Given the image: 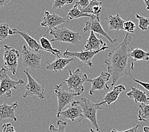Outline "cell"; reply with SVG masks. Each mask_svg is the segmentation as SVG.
<instances>
[{"mask_svg": "<svg viewBox=\"0 0 149 132\" xmlns=\"http://www.w3.org/2000/svg\"><path fill=\"white\" fill-rule=\"evenodd\" d=\"M131 41V36L127 33L123 41L109 53L108 57L105 60L104 64L112 79V87L114 86L121 77L131 76V73L134 72V62L130 54Z\"/></svg>", "mask_w": 149, "mask_h": 132, "instance_id": "1", "label": "cell"}, {"mask_svg": "<svg viewBox=\"0 0 149 132\" xmlns=\"http://www.w3.org/2000/svg\"><path fill=\"white\" fill-rule=\"evenodd\" d=\"M78 102L83 110V116L78 120V122L80 123L82 120L87 119L90 121L97 131H100L97 118V112L99 109H104V108H102L101 106L105 103L103 101L100 103H95L91 102L89 98L85 97L81 98Z\"/></svg>", "mask_w": 149, "mask_h": 132, "instance_id": "2", "label": "cell"}, {"mask_svg": "<svg viewBox=\"0 0 149 132\" xmlns=\"http://www.w3.org/2000/svg\"><path fill=\"white\" fill-rule=\"evenodd\" d=\"M69 76L63 83L67 85V91H71L79 96L84 91V83L85 82H91V79H88L86 73H83L80 69H77L74 72H72L69 68Z\"/></svg>", "mask_w": 149, "mask_h": 132, "instance_id": "3", "label": "cell"}, {"mask_svg": "<svg viewBox=\"0 0 149 132\" xmlns=\"http://www.w3.org/2000/svg\"><path fill=\"white\" fill-rule=\"evenodd\" d=\"M49 33L54 37L50 42H63L79 46L81 42H84L79 32H73L66 27L54 28L49 31Z\"/></svg>", "mask_w": 149, "mask_h": 132, "instance_id": "4", "label": "cell"}, {"mask_svg": "<svg viewBox=\"0 0 149 132\" xmlns=\"http://www.w3.org/2000/svg\"><path fill=\"white\" fill-rule=\"evenodd\" d=\"M24 83V81L20 78L18 81L12 80L5 67H2L0 69V97H11L12 89H17V86Z\"/></svg>", "mask_w": 149, "mask_h": 132, "instance_id": "5", "label": "cell"}, {"mask_svg": "<svg viewBox=\"0 0 149 132\" xmlns=\"http://www.w3.org/2000/svg\"><path fill=\"white\" fill-rule=\"evenodd\" d=\"M22 66L27 70L34 71L40 68L42 55L38 52H35L26 45H23L21 52Z\"/></svg>", "mask_w": 149, "mask_h": 132, "instance_id": "6", "label": "cell"}, {"mask_svg": "<svg viewBox=\"0 0 149 132\" xmlns=\"http://www.w3.org/2000/svg\"><path fill=\"white\" fill-rule=\"evenodd\" d=\"M5 52L3 53V60L5 68L13 75H17L19 78V74L17 73L18 67V59L20 53L18 50L10 47L8 45H4Z\"/></svg>", "mask_w": 149, "mask_h": 132, "instance_id": "7", "label": "cell"}, {"mask_svg": "<svg viewBox=\"0 0 149 132\" xmlns=\"http://www.w3.org/2000/svg\"><path fill=\"white\" fill-rule=\"evenodd\" d=\"M24 73L27 78V84L25 87V94L23 95V98H26L29 95H34L41 100L45 98V90L44 85H41L31 76L29 71L26 69L24 71Z\"/></svg>", "mask_w": 149, "mask_h": 132, "instance_id": "8", "label": "cell"}, {"mask_svg": "<svg viewBox=\"0 0 149 132\" xmlns=\"http://www.w3.org/2000/svg\"><path fill=\"white\" fill-rule=\"evenodd\" d=\"M63 83H64L63 82L59 85H55L54 87L55 94L58 100V108L56 110V115L62 112L65 107L71 104L74 101V98L76 96H77V94L73 92L63 90L61 87Z\"/></svg>", "mask_w": 149, "mask_h": 132, "instance_id": "9", "label": "cell"}, {"mask_svg": "<svg viewBox=\"0 0 149 132\" xmlns=\"http://www.w3.org/2000/svg\"><path fill=\"white\" fill-rule=\"evenodd\" d=\"M109 47L107 46H104V47L102 48L101 49L98 50L97 51H82L81 50L79 52H71L70 51L69 48H67L66 50L63 53V56L65 58L68 59L69 57H76L79 59L81 62H82L83 64H86L88 66L92 67L93 66V63H92L91 60L99 52L102 51H104L105 50L109 49Z\"/></svg>", "mask_w": 149, "mask_h": 132, "instance_id": "10", "label": "cell"}, {"mask_svg": "<svg viewBox=\"0 0 149 132\" xmlns=\"http://www.w3.org/2000/svg\"><path fill=\"white\" fill-rule=\"evenodd\" d=\"M67 18L60 17L56 13H50L48 11L45 12V17L41 23V27H48V29L46 32L44 37L47 35L52 29L55 28L56 26L62 24L69 22Z\"/></svg>", "mask_w": 149, "mask_h": 132, "instance_id": "11", "label": "cell"}, {"mask_svg": "<svg viewBox=\"0 0 149 132\" xmlns=\"http://www.w3.org/2000/svg\"><path fill=\"white\" fill-rule=\"evenodd\" d=\"M83 31L84 33L92 31L94 33H97L99 35H102L105 38H107L108 41H109V42L112 44L115 43L117 41L116 39L112 40L110 37V36L103 29L100 22V19H98L97 17H95L94 19H91L90 21L85 22V26L83 28Z\"/></svg>", "mask_w": 149, "mask_h": 132, "instance_id": "12", "label": "cell"}, {"mask_svg": "<svg viewBox=\"0 0 149 132\" xmlns=\"http://www.w3.org/2000/svg\"><path fill=\"white\" fill-rule=\"evenodd\" d=\"M111 74L108 72H102L100 76L91 80V88L89 94L93 95L94 91L97 90H104L107 91L109 90L108 83H109Z\"/></svg>", "mask_w": 149, "mask_h": 132, "instance_id": "13", "label": "cell"}, {"mask_svg": "<svg viewBox=\"0 0 149 132\" xmlns=\"http://www.w3.org/2000/svg\"><path fill=\"white\" fill-rule=\"evenodd\" d=\"M83 116V110L78 101H74L70 105L69 108L60 112L56 115L57 117H62L63 119H68L70 121H75L77 118H81Z\"/></svg>", "mask_w": 149, "mask_h": 132, "instance_id": "14", "label": "cell"}, {"mask_svg": "<svg viewBox=\"0 0 149 132\" xmlns=\"http://www.w3.org/2000/svg\"><path fill=\"white\" fill-rule=\"evenodd\" d=\"M19 107L17 102L13 103L12 105H8L7 103L0 105V121L6 119H11L14 121H17L15 116V109Z\"/></svg>", "mask_w": 149, "mask_h": 132, "instance_id": "15", "label": "cell"}, {"mask_svg": "<svg viewBox=\"0 0 149 132\" xmlns=\"http://www.w3.org/2000/svg\"><path fill=\"white\" fill-rule=\"evenodd\" d=\"M74 60V58H57L52 63H49L46 61L47 66H46L44 69L52 71L55 73H61L62 70L66 66H68L69 64Z\"/></svg>", "mask_w": 149, "mask_h": 132, "instance_id": "16", "label": "cell"}, {"mask_svg": "<svg viewBox=\"0 0 149 132\" xmlns=\"http://www.w3.org/2000/svg\"><path fill=\"white\" fill-rule=\"evenodd\" d=\"M107 46V44L99 39L93 32L90 31V36L86 41V45L84 46V51H97L101 49L104 46Z\"/></svg>", "mask_w": 149, "mask_h": 132, "instance_id": "17", "label": "cell"}, {"mask_svg": "<svg viewBox=\"0 0 149 132\" xmlns=\"http://www.w3.org/2000/svg\"><path fill=\"white\" fill-rule=\"evenodd\" d=\"M13 31L14 34H19L20 35V36H22L24 40L26 41L27 44L29 46V47L32 50L34 51L35 52H38L40 50L45 51V50L42 48V46L40 43H38L36 40H34L33 38H32L31 36H29L26 32L20 31L17 30L16 29H12Z\"/></svg>", "mask_w": 149, "mask_h": 132, "instance_id": "18", "label": "cell"}, {"mask_svg": "<svg viewBox=\"0 0 149 132\" xmlns=\"http://www.w3.org/2000/svg\"><path fill=\"white\" fill-rule=\"evenodd\" d=\"M127 96L130 98H133L134 102L146 103L149 102V97L146 93L141 90L131 86V90L127 93Z\"/></svg>", "mask_w": 149, "mask_h": 132, "instance_id": "19", "label": "cell"}, {"mask_svg": "<svg viewBox=\"0 0 149 132\" xmlns=\"http://www.w3.org/2000/svg\"><path fill=\"white\" fill-rule=\"evenodd\" d=\"M106 19L110 31H124L125 20L120 18L119 14H117L116 15H111Z\"/></svg>", "mask_w": 149, "mask_h": 132, "instance_id": "20", "label": "cell"}, {"mask_svg": "<svg viewBox=\"0 0 149 132\" xmlns=\"http://www.w3.org/2000/svg\"><path fill=\"white\" fill-rule=\"evenodd\" d=\"M125 90V87L122 85H119L118 86L113 87V90L111 91L108 92L105 95L104 99H103V102L105 103H107L108 105H110L111 103L116 102L119 98L120 93Z\"/></svg>", "mask_w": 149, "mask_h": 132, "instance_id": "21", "label": "cell"}, {"mask_svg": "<svg viewBox=\"0 0 149 132\" xmlns=\"http://www.w3.org/2000/svg\"><path fill=\"white\" fill-rule=\"evenodd\" d=\"M102 2L98 1V0H90V4L86 8L81 10L83 13H86L94 15L98 19H100V13L102 12Z\"/></svg>", "mask_w": 149, "mask_h": 132, "instance_id": "22", "label": "cell"}, {"mask_svg": "<svg viewBox=\"0 0 149 132\" xmlns=\"http://www.w3.org/2000/svg\"><path fill=\"white\" fill-rule=\"evenodd\" d=\"M130 54L134 62L149 60V52H145L139 48H131Z\"/></svg>", "mask_w": 149, "mask_h": 132, "instance_id": "23", "label": "cell"}, {"mask_svg": "<svg viewBox=\"0 0 149 132\" xmlns=\"http://www.w3.org/2000/svg\"><path fill=\"white\" fill-rule=\"evenodd\" d=\"M81 17H89L90 19H94V18L97 17L94 15H91V14L83 13L75 5L74 6L73 8L70 9L68 13H67V18L69 20H71L73 19H79V18Z\"/></svg>", "mask_w": 149, "mask_h": 132, "instance_id": "24", "label": "cell"}, {"mask_svg": "<svg viewBox=\"0 0 149 132\" xmlns=\"http://www.w3.org/2000/svg\"><path fill=\"white\" fill-rule=\"evenodd\" d=\"M40 43L42 48L45 50V51L49 52L53 55L56 56L57 58H60V56L61 54V52L57 49L53 48L50 41H49L47 38H46L44 36L41 38L40 39Z\"/></svg>", "mask_w": 149, "mask_h": 132, "instance_id": "25", "label": "cell"}, {"mask_svg": "<svg viewBox=\"0 0 149 132\" xmlns=\"http://www.w3.org/2000/svg\"><path fill=\"white\" fill-rule=\"evenodd\" d=\"M139 108L138 120L139 121L147 122L148 119H149V104L141 103L139 105Z\"/></svg>", "mask_w": 149, "mask_h": 132, "instance_id": "26", "label": "cell"}, {"mask_svg": "<svg viewBox=\"0 0 149 132\" xmlns=\"http://www.w3.org/2000/svg\"><path fill=\"white\" fill-rule=\"evenodd\" d=\"M10 35H14L13 29H10L8 24H0V41L6 40Z\"/></svg>", "mask_w": 149, "mask_h": 132, "instance_id": "27", "label": "cell"}, {"mask_svg": "<svg viewBox=\"0 0 149 132\" xmlns=\"http://www.w3.org/2000/svg\"><path fill=\"white\" fill-rule=\"evenodd\" d=\"M135 17L139 21L138 27L142 31H147L149 26V17H142L137 13L135 15Z\"/></svg>", "mask_w": 149, "mask_h": 132, "instance_id": "28", "label": "cell"}, {"mask_svg": "<svg viewBox=\"0 0 149 132\" xmlns=\"http://www.w3.org/2000/svg\"><path fill=\"white\" fill-rule=\"evenodd\" d=\"M67 125V123L65 121H62L58 120L57 121L58 128H55L54 125L50 124L49 127V130L52 132H65V128Z\"/></svg>", "mask_w": 149, "mask_h": 132, "instance_id": "29", "label": "cell"}, {"mask_svg": "<svg viewBox=\"0 0 149 132\" xmlns=\"http://www.w3.org/2000/svg\"><path fill=\"white\" fill-rule=\"evenodd\" d=\"M74 0H55L53 3L52 8L54 10L60 9L66 5L71 4Z\"/></svg>", "mask_w": 149, "mask_h": 132, "instance_id": "30", "label": "cell"}, {"mask_svg": "<svg viewBox=\"0 0 149 132\" xmlns=\"http://www.w3.org/2000/svg\"><path fill=\"white\" fill-rule=\"evenodd\" d=\"M136 29V25L130 20L125 21L124 24V31H126L127 33H134V31Z\"/></svg>", "mask_w": 149, "mask_h": 132, "instance_id": "31", "label": "cell"}, {"mask_svg": "<svg viewBox=\"0 0 149 132\" xmlns=\"http://www.w3.org/2000/svg\"><path fill=\"white\" fill-rule=\"evenodd\" d=\"M90 0H79L76 3V5L78 7L81 11L83 9L86 8V7L90 4Z\"/></svg>", "mask_w": 149, "mask_h": 132, "instance_id": "32", "label": "cell"}, {"mask_svg": "<svg viewBox=\"0 0 149 132\" xmlns=\"http://www.w3.org/2000/svg\"><path fill=\"white\" fill-rule=\"evenodd\" d=\"M2 132H16V131L12 124L8 123L3 124Z\"/></svg>", "mask_w": 149, "mask_h": 132, "instance_id": "33", "label": "cell"}, {"mask_svg": "<svg viewBox=\"0 0 149 132\" xmlns=\"http://www.w3.org/2000/svg\"><path fill=\"white\" fill-rule=\"evenodd\" d=\"M139 127H140L139 124H137V125H136L134 127L131 128L130 129L125 130V131H119L116 129H113L111 130V132H140L139 131V129H138Z\"/></svg>", "mask_w": 149, "mask_h": 132, "instance_id": "34", "label": "cell"}, {"mask_svg": "<svg viewBox=\"0 0 149 132\" xmlns=\"http://www.w3.org/2000/svg\"><path fill=\"white\" fill-rule=\"evenodd\" d=\"M131 77L132 78L134 82H136V83L140 85L141 86H142L144 88L146 89L147 90L149 91V83H145V82H143V81H141L138 80H136V78H134L133 76H131Z\"/></svg>", "mask_w": 149, "mask_h": 132, "instance_id": "35", "label": "cell"}, {"mask_svg": "<svg viewBox=\"0 0 149 132\" xmlns=\"http://www.w3.org/2000/svg\"><path fill=\"white\" fill-rule=\"evenodd\" d=\"M10 1V0H0V8L3 6L8 5V3Z\"/></svg>", "mask_w": 149, "mask_h": 132, "instance_id": "36", "label": "cell"}, {"mask_svg": "<svg viewBox=\"0 0 149 132\" xmlns=\"http://www.w3.org/2000/svg\"><path fill=\"white\" fill-rule=\"evenodd\" d=\"M145 5H146V10H149V0H143Z\"/></svg>", "mask_w": 149, "mask_h": 132, "instance_id": "37", "label": "cell"}, {"mask_svg": "<svg viewBox=\"0 0 149 132\" xmlns=\"http://www.w3.org/2000/svg\"><path fill=\"white\" fill-rule=\"evenodd\" d=\"M143 132H149V127L148 126L143 127Z\"/></svg>", "mask_w": 149, "mask_h": 132, "instance_id": "38", "label": "cell"}, {"mask_svg": "<svg viewBox=\"0 0 149 132\" xmlns=\"http://www.w3.org/2000/svg\"><path fill=\"white\" fill-rule=\"evenodd\" d=\"M90 131L91 132H96L95 130H93V129H92V128H91V129H90Z\"/></svg>", "mask_w": 149, "mask_h": 132, "instance_id": "39", "label": "cell"}, {"mask_svg": "<svg viewBox=\"0 0 149 132\" xmlns=\"http://www.w3.org/2000/svg\"><path fill=\"white\" fill-rule=\"evenodd\" d=\"M1 48V46H0V48Z\"/></svg>", "mask_w": 149, "mask_h": 132, "instance_id": "40", "label": "cell"}]
</instances>
